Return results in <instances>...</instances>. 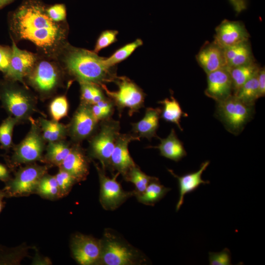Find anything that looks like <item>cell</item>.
Wrapping results in <instances>:
<instances>
[{"mask_svg":"<svg viewBox=\"0 0 265 265\" xmlns=\"http://www.w3.org/2000/svg\"><path fill=\"white\" fill-rule=\"evenodd\" d=\"M114 81L118 86L116 91L108 90L104 83L100 85L117 106L119 113L126 108L128 109L130 116L138 112L144 105L145 94L142 90L126 77H116Z\"/></svg>","mask_w":265,"mask_h":265,"instance_id":"obj_5","label":"cell"},{"mask_svg":"<svg viewBox=\"0 0 265 265\" xmlns=\"http://www.w3.org/2000/svg\"><path fill=\"white\" fill-rule=\"evenodd\" d=\"M10 29L18 38L31 41L46 53L57 49L66 37L65 29L34 1H26L14 12Z\"/></svg>","mask_w":265,"mask_h":265,"instance_id":"obj_1","label":"cell"},{"mask_svg":"<svg viewBox=\"0 0 265 265\" xmlns=\"http://www.w3.org/2000/svg\"><path fill=\"white\" fill-rule=\"evenodd\" d=\"M69 105L65 96L54 99L50 106V113L54 121H58L68 113Z\"/></svg>","mask_w":265,"mask_h":265,"instance_id":"obj_35","label":"cell"},{"mask_svg":"<svg viewBox=\"0 0 265 265\" xmlns=\"http://www.w3.org/2000/svg\"><path fill=\"white\" fill-rule=\"evenodd\" d=\"M49 17L54 22H60L66 18V10L64 5L56 4L46 9Z\"/></svg>","mask_w":265,"mask_h":265,"instance_id":"obj_38","label":"cell"},{"mask_svg":"<svg viewBox=\"0 0 265 265\" xmlns=\"http://www.w3.org/2000/svg\"><path fill=\"white\" fill-rule=\"evenodd\" d=\"M36 193L41 197L50 200L61 198L55 176L47 174L40 180Z\"/></svg>","mask_w":265,"mask_h":265,"instance_id":"obj_28","label":"cell"},{"mask_svg":"<svg viewBox=\"0 0 265 265\" xmlns=\"http://www.w3.org/2000/svg\"><path fill=\"white\" fill-rule=\"evenodd\" d=\"M209 261L210 265H231V252L227 248L219 252H209Z\"/></svg>","mask_w":265,"mask_h":265,"instance_id":"obj_37","label":"cell"},{"mask_svg":"<svg viewBox=\"0 0 265 265\" xmlns=\"http://www.w3.org/2000/svg\"><path fill=\"white\" fill-rule=\"evenodd\" d=\"M81 97L83 103L91 104L93 94V88L95 84L80 82Z\"/></svg>","mask_w":265,"mask_h":265,"instance_id":"obj_40","label":"cell"},{"mask_svg":"<svg viewBox=\"0 0 265 265\" xmlns=\"http://www.w3.org/2000/svg\"><path fill=\"white\" fill-rule=\"evenodd\" d=\"M249 37L242 22L224 20L215 28L214 41L225 48L248 41Z\"/></svg>","mask_w":265,"mask_h":265,"instance_id":"obj_13","label":"cell"},{"mask_svg":"<svg viewBox=\"0 0 265 265\" xmlns=\"http://www.w3.org/2000/svg\"><path fill=\"white\" fill-rule=\"evenodd\" d=\"M66 54L64 62L69 72L79 81L96 84L114 81L116 76L94 52L83 49L71 48Z\"/></svg>","mask_w":265,"mask_h":265,"instance_id":"obj_2","label":"cell"},{"mask_svg":"<svg viewBox=\"0 0 265 265\" xmlns=\"http://www.w3.org/2000/svg\"><path fill=\"white\" fill-rule=\"evenodd\" d=\"M162 105L161 110V117L165 121L175 124L178 128L183 131L180 121L182 116L187 115L183 111L177 100L172 95L170 98H166L159 102Z\"/></svg>","mask_w":265,"mask_h":265,"instance_id":"obj_26","label":"cell"},{"mask_svg":"<svg viewBox=\"0 0 265 265\" xmlns=\"http://www.w3.org/2000/svg\"><path fill=\"white\" fill-rule=\"evenodd\" d=\"M258 85L259 98L265 95V67L260 68L258 74Z\"/></svg>","mask_w":265,"mask_h":265,"instance_id":"obj_41","label":"cell"},{"mask_svg":"<svg viewBox=\"0 0 265 265\" xmlns=\"http://www.w3.org/2000/svg\"><path fill=\"white\" fill-rule=\"evenodd\" d=\"M98 122L92 113L91 106L82 103L72 119L70 128L72 136L77 140L88 137L95 130Z\"/></svg>","mask_w":265,"mask_h":265,"instance_id":"obj_16","label":"cell"},{"mask_svg":"<svg viewBox=\"0 0 265 265\" xmlns=\"http://www.w3.org/2000/svg\"><path fill=\"white\" fill-rule=\"evenodd\" d=\"M196 59L207 75L226 67L224 49L214 41L206 42L201 48Z\"/></svg>","mask_w":265,"mask_h":265,"instance_id":"obj_17","label":"cell"},{"mask_svg":"<svg viewBox=\"0 0 265 265\" xmlns=\"http://www.w3.org/2000/svg\"><path fill=\"white\" fill-rule=\"evenodd\" d=\"M45 166L30 165L21 168L5 188L10 196H24L36 192L41 178L47 174Z\"/></svg>","mask_w":265,"mask_h":265,"instance_id":"obj_8","label":"cell"},{"mask_svg":"<svg viewBox=\"0 0 265 265\" xmlns=\"http://www.w3.org/2000/svg\"><path fill=\"white\" fill-rule=\"evenodd\" d=\"M230 75L233 88V94L259 71L260 67L255 61L234 67H226Z\"/></svg>","mask_w":265,"mask_h":265,"instance_id":"obj_24","label":"cell"},{"mask_svg":"<svg viewBox=\"0 0 265 265\" xmlns=\"http://www.w3.org/2000/svg\"><path fill=\"white\" fill-rule=\"evenodd\" d=\"M43 142L37 128L31 130L15 149L13 158L17 163H30L40 160L43 151Z\"/></svg>","mask_w":265,"mask_h":265,"instance_id":"obj_12","label":"cell"},{"mask_svg":"<svg viewBox=\"0 0 265 265\" xmlns=\"http://www.w3.org/2000/svg\"><path fill=\"white\" fill-rule=\"evenodd\" d=\"M102 251L97 265H141L149 263L144 254L113 229L106 228L101 238Z\"/></svg>","mask_w":265,"mask_h":265,"instance_id":"obj_3","label":"cell"},{"mask_svg":"<svg viewBox=\"0 0 265 265\" xmlns=\"http://www.w3.org/2000/svg\"><path fill=\"white\" fill-rule=\"evenodd\" d=\"M210 163L209 160H206L201 164L197 171L188 173L182 176L176 175L171 169H167L178 182L179 196L176 206V212L181 208L184 203L185 196L186 194L195 191L202 184L206 185L210 183L209 181L204 180L202 178L203 172L206 169Z\"/></svg>","mask_w":265,"mask_h":265,"instance_id":"obj_19","label":"cell"},{"mask_svg":"<svg viewBox=\"0 0 265 265\" xmlns=\"http://www.w3.org/2000/svg\"><path fill=\"white\" fill-rule=\"evenodd\" d=\"M171 188L161 185L156 177L150 182L144 192L135 195L137 201L146 205L154 206L170 191Z\"/></svg>","mask_w":265,"mask_h":265,"instance_id":"obj_25","label":"cell"},{"mask_svg":"<svg viewBox=\"0 0 265 265\" xmlns=\"http://www.w3.org/2000/svg\"><path fill=\"white\" fill-rule=\"evenodd\" d=\"M72 148L61 142H50L46 158L50 163L59 166L71 152Z\"/></svg>","mask_w":265,"mask_h":265,"instance_id":"obj_29","label":"cell"},{"mask_svg":"<svg viewBox=\"0 0 265 265\" xmlns=\"http://www.w3.org/2000/svg\"><path fill=\"white\" fill-rule=\"evenodd\" d=\"M18 119L9 117L0 125V143L4 148H9L12 142V132Z\"/></svg>","mask_w":265,"mask_h":265,"instance_id":"obj_34","label":"cell"},{"mask_svg":"<svg viewBox=\"0 0 265 265\" xmlns=\"http://www.w3.org/2000/svg\"><path fill=\"white\" fill-rule=\"evenodd\" d=\"M72 255L80 265H97L102 251L101 239L80 233L74 234L70 240Z\"/></svg>","mask_w":265,"mask_h":265,"instance_id":"obj_9","label":"cell"},{"mask_svg":"<svg viewBox=\"0 0 265 265\" xmlns=\"http://www.w3.org/2000/svg\"><path fill=\"white\" fill-rule=\"evenodd\" d=\"M5 195H6V194L4 192V191H3L0 190V212L2 210V206H3L2 200L4 197L5 196Z\"/></svg>","mask_w":265,"mask_h":265,"instance_id":"obj_47","label":"cell"},{"mask_svg":"<svg viewBox=\"0 0 265 265\" xmlns=\"http://www.w3.org/2000/svg\"><path fill=\"white\" fill-rule=\"evenodd\" d=\"M98 132L90 142V154L98 159L104 170L109 169L110 159L120 134L119 121L109 118L102 120Z\"/></svg>","mask_w":265,"mask_h":265,"instance_id":"obj_6","label":"cell"},{"mask_svg":"<svg viewBox=\"0 0 265 265\" xmlns=\"http://www.w3.org/2000/svg\"><path fill=\"white\" fill-rule=\"evenodd\" d=\"M13 0H0V9L6 5Z\"/></svg>","mask_w":265,"mask_h":265,"instance_id":"obj_48","label":"cell"},{"mask_svg":"<svg viewBox=\"0 0 265 265\" xmlns=\"http://www.w3.org/2000/svg\"><path fill=\"white\" fill-rule=\"evenodd\" d=\"M216 103V116L227 130L235 135L242 131L254 112V106L246 105L233 95Z\"/></svg>","mask_w":265,"mask_h":265,"instance_id":"obj_4","label":"cell"},{"mask_svg":"<svg viewBox=\"0 0 265 265\" xmlns=\"http://www.w3.org/2000/svg\"><path fill=\"white\" fill-rule=\"evenodd\" d=\"M106 113L110 117L112 114L114 109V104L113 101L109 99L105 98L96 104Z\"/></svg>","mask_w":265,"mask_h":265,"instance_id":"obj_42","label":"cell"},{"mask_svg":"<svg viewBox=\"0 0 265 265\" xmlns=\"http://www.w3.org/2000/svg\"><path fill=\"white\" fill-rule=\"evenodd\" d=\"M143 44L142 41L137 39L128 43L116 51L109 57L105 58V63L108 67L112 68L116 64L127 58L137 48Z\"/></svg>","mask_w":265,"mask_h":265,"instance_id":"obj_31","label":"cell"},{"mask_svg":"<svg viewBox=\"0 0 265 265\" xmlns=\"http://www.w3.org/2000/svg\"><path fill=\"white\" fill-rule=\"evenodd\" d=\"M154 178L155 177L146 174L136 165L129 171L124 180L131 182L134 185V190L136 195L144 192Z\"/></svg>","mask_w":265,"mask_h":265,"instance_id":"obj_30","label":"cell"},{"mask_svg":"<svg viewBox=\"0 0 265 265\" xmlns=\"http://www.w3.org/2000/svg\"><path fill=\"white\" fill-rule=\"evenodd\" d=\"M9 178V172L3 164L0 163V180L6 181Z\"/></svg>","mask_w":265,"mask_h":265,"instance_id":"obj_45","label":"cell"},{"mask_svg":"<svg viewBox=\"0 0 265 265\" xmlns=\"http://www.w3.org/2000/svg\"><path fill=\"white\" fill-rule=\"evenodd\" d=\"M29 75L31 83L42 92L51 91L58 82L57 68L50 61L44 60L35 64Z\"/></svg>","mask_w":265,"mask_h":265,"instance_id":"obj_18","label":"cell"},{"mask_svg":"<svg viewBox=\"0 0 265 265\" xmlns=\"http://www.w3.org/2000/svg\"><path fill=\"white\" fill-rule=\"evenodd\" d=\"M12 53V47L0 45V71L4 74L8 69Z\"/></svg>","mask_w":265,"mask_h":265,"instance_id":"obj_39","label":"cell"},{"mask_svg":"<svg viewBox=\"0 0 265 265\" xmlns=\"http://www.w3.org/2000/svg\"><path fill=\"white\" fill-rule=\"evenodd\" d=\"M136 140H139L140 138L135 135L120 133L110 157L109 170H116L121 174L124 179L129 171L136 165L128 149L129 143Z\"/></svg>","mask_w":265,"mask_h":265,"instance_id":"obj_10","label":"cell"},{"mask_svg":"<svg viewBox=\"0 0 265 265\" xmlns=\"http://www.w3.org/2000/svg\"><path fill=\"white\" fill-rule=\"evenodd\" d=\"M12 49L11 61L5 76L10 80L23 82L24 78L29 75L36 63V57L29 52L20 49L13 40Z\"/></svg>","mask_w":265,"mask_h":265,"instance_id":"obj_15","label":"cell"},{"mask_svg":"<svg viewBox=\"0 0 265 265\" xmlns=\"http://www.w3.org/2000/svg\"><path fill=\"white\" fill-rule=\"evenodd\" d=\"M54 176L61 197L67 195L73 186L78 183L76 179L71 174L60 167L58 172Z\"/></svg>","mask_w":265,"mask_h":265,"instance_id":"obj_33","label":"cell"},{"mask_svg":"<svg viewBox=\"0 0 265 265\" xmlns=\"http://www.w3.org/2000/svg\"><path fill=\"white\" fill-rule=\"evenodd\" d=\"M205 94L216 103L233 95L232 81L226 67L207 74V86Z\"/></svg>","mask_w":265,"mask_h":265,"instance_id":"obj_14","label":"cell"},{"mask_svg":"<svg viewBox=\"0 0 265 265\" xmlns=\"http://www.w3.org/2000/svg\"><path fill=\"white\" fill-rule=\"evenodd\" d=\"M91 105V109L92 113L94 117L98 121L109 118L106 112H104L97 104Z\"/></svg>","mask_w":265,"mask_h":265,"instance_id":"obj_43","label":"cell"},{"mask_svg":"<svg viewBox=\"0 0 265 265\" xmlns=\"http://www.w3.org/2000/svg\"><path fill=\"white\" fill-rule=\"evenodd\" d=\"M159 139V145L151 147L159 149L161 156L177 162L186 156L183 144L178 138L174 129H171L167 137Z\"/></svg>","mask_w":265,"mask_h":265,"instance_id":"obj_23","label":"cell"},{"mask_svg":"<svg viewBox=\"0 0 265 265\" xmlns=\"http://www.w3.org/2000/svg\"><path fill=\"white\" fill-rule=\"evenodd\" d=\"M224 49L227 67H234L255 61L249 40Z\"/></svg>","mask_w":265,"mask_h":265,"instance_id":"obj_22","label":"cell"},{"mask_svg":"<svg viewBox=\"0 0 265 265\" xmlns=\"http://www.w3.org/2000/svg\"><path fill=\"white\" fill-rule=\"evenodd\" d=\"M230 1L234 5L236 8L238 10H241L245 7V2L244 0H230Z\"/></svg>","mask_w":265,"mask_h":265,"instance_id":"obj_46","label":"cell"},{"mask_svg":"<svg viewBox=\"0 0 265 265\" xmlns=\"http://www.w3.org/2000/svg\"><path fill=\"white\" fill-rule=\"evenodd\" d=\"M257 74L258 73L248 80L233 95L249 106H254L256 101L259 98Z\"/></svg>","mask_w":265,"mask_h":265,"instance_id":"obj_27","label":"cell"},{"mask_svg":"<svg viewBox=\"0 0 265 265\" xmlns=\"http://www.w3.org/2000/svg\"><path fill=\"white\" fill-rule=\"evenodd\" d=\"M105 98L103 92L98 86V84H95L93 88V98L91 105L96 104Z\"/></svg>","mask_w":265,"mask_h":265,"instance_id":"obj_44","label":"cell"},{"mask_svg":"<svg viewBox=\"0 0 265 265\" xmlns=\"http://www.w3.org/2000/svg\"><path fill=\"white\" fill-rule=\"evenodd\" d=\"M40 123L43 131V137L45 140L49 142L58 140L65 134V126L57 121L41 119Z\"/></svg>","mask_w":265,"mask_h":265,"instance_id":"obj_32","label":"cell"},{"mask_svg":"<svg viewBox=\"0 0 265 265\" xmlns=\"http://www.w3.org/2000/svg\"><path fill=\"white\" fill-rule=\"evenodd\" d=\"M160 114L161 109L159 107L147 108L143 117L138 122L132 124V131L135 135L149 140L157 136Z\"/></svg>","mask_w":265,"mask_h":265,"instance_id":"obj_21","label":"cell"},{"mask_svg":"<svg viewBox=\"0 0 265 265\" xmlns=\"http://www.w3.org/2000/svg\"><path fill=\"white\" fill-rule=\"evenodd\" d=\"M100 183L99 201L104 209L106 211H114L120 207L126 200L132 196H135V192L125 191L117 180L119 173L112 175L111 178L107 176L105 170L95 165Z\"/></svg>","mask_w":265,"mask_h":265,"instance_id":"obj_7","label":"cell"},{"mask_svg":"<svg viewBox=\"0 0 265 265\" xmlns=\"http://www.w3.org/2000/svg\"><path fill=\"white\" fill-rule=\"evenodd\" d=\"M60 168L71 174L78 182L84 181L89 174V163L83 152L79 147L72 148Z\"/></svg>","mask_w":265,"mask_h":265,"instance_id":"obj_20","label":"cell"},{"mask_svg":"<svg viewBox=\"0 0 265 265\" xmlns=\"http://www.w3.org/2000/svg\"><path fill=\"white\" fill-rule=\"evenodd\" d=\"M0 98L5 108L18 120L26 117L32 110L30 97L18 88L4 86L0 90Z\"/></svg>","mask_w":265,"mask_h":265,"instance_id":"obj_11","label":"cell"},{"mask_svg":"<svg viewBox=\"0 0 265 265\" xmlns=\"http://www.w3.org/2000/svg\"><path fill=\"white\" fill-rule=\"evenodd\" d=\"M118 31L115 30L104 31L98 38L94 50L97 53L101 50L108 47L117 40Z\"/></svg>","mask_w":265,"mask_h":265,"instance_id":"obj_36","label":"cell"}]
</instances>
